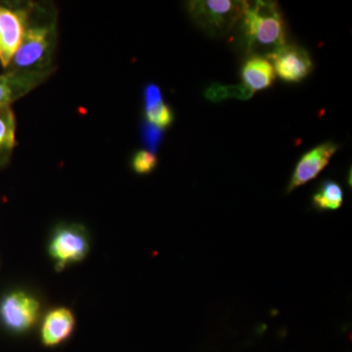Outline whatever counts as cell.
<instances>
[{
	"mask_svg": "<svg viewBox=\"0 0 352 352\" xmlns=\"http://www.w3.org/2000/svg\"><path fill=\"white\" fill-rule=\"evenodd\" d=\"M241 21L245 47L254 55L266 56L286 44L283 18L275 2H248Z\"/></svg>",
	"mask_w": 352,
	"mask_h": 352,
	"instance_id": "6da1fadb",
	"label": "cell"
},
{
	"mask_svg": "<svg viewBox=\"0 0 352 352\" xmlns=\"http://www.w3.org/2000/svg\"><path fill=\"white\" fill-rule=\"evenodd\" d=\"M248 2L241 0H194L187 2L192 20L208 36H226L242 18Z\"/></svg>",
	"mask_w": 352,
	"mask_h": 352,
	"instance_id": "7a4b0ae2",
	"label": "cell"
},
{
	"mask_svg": "<svg viewBox=\"0 0 352 352\" xmlns=\"http://www.w3.org/2000/svg\"><path fill=\"white\" fill-rule=\"evenodd\" d=\"M54 41L55 31L52 25H30L28 20L25 21L22 41L8 66L9 69L50 71Z\"/></svg>",
	"mask_w": 352,
	"mask_h": 352,
	"instance_id": "3957f363",
	"label": "cell"
},
{
	"mask_svg": "<svg viewBox=\"0 0 352 352\" xmlns=\"http://www.w3.org/2000/svg\"><path fill=\"white\" fill-rule=\"evenodd\" d=\"M90 241L85 227L78 224L58 226L51 235L48 252L54 261L57 271H62L71 264L80 263L87 258Z\"/></svg>",
	"mask_w": 352,
	"mask_h": 352,
	"instance_id": "277c9868",
	"label": "cell"
},
{
	"mask_svg": "<svg viewBox=\"0 0 352 352\" xmlns=\"http://www.w3.org/2000/svg\"><path fill=\"white\" fill-rule=\"evenodd\" d=\"M41 303L24 291L7 294L0 302V320L10 332L23 333L38 321Z\"/></svg>",
	"mask_w": 352,
	"mask_h": 352,
	"instance_id": "5b68a950",
	"label": "cell"
},
{
	"mask_svg": "<svg viewBox=\"0 0 352 352\" xmlns=\"http://www.w3.org/2000/svg\"><path fill=\"white\" fill-rule=\"evenodd\" d=\"M265 58L272 62L271 65L278 76L287 82H302L314 69L307 51L298 45L285 44Z\"/></svg>",
	"mask_w": 352,
	"mask_h": 352,
	"instance_id": "8992f818",
	"label": "cell"
},
{
	"mask_svg": "<svg viewBox=\"0 0 352 352\" xmlns=\"http://www.w3.org/2000/svg\"><path fill=\"white\" fill-rule=\"evenodd\" d=\"M27 14L0 6V62L6 68L10 65L22 41Z\"/></svg>",
	"mask_w": 352,
	"mask_h": 352,
	"instance_id": "52a82bcc",
	"label": "cell"
},
{
	"mask_svg": "<svg viewBox=\"0 0 352 352\" xmlns=\"http://www.w3.org/2000/svg\"><path fill=\"white\" fill-rule=\"evenodd\" d=\"M340 146L333 142H326L316 146L305 153L296 164L295 171L287 188V193L302 186L316 177L327 166L331 157L339 150Z\"/></svg>",
	"mask_w": 352,
	"mask_h": 352,
	"instance_id": "ba28073f",
	"label": "cell"
},
{
	"mask_svg": "<svg viewBox=\"0 0 352 352\" xmlns=\"http://www.w3.org/2000/svg\"><path fill=\"white\" fill-rule=\"evenodd\" d=\"M50 73V71L9 69L8 73L0 75V107L10 106L14 101L38 87Z\"/></svg>",
	"mask_w": 352,
	"mask_h": 352,
	"instance_id": "9c48e42d",
	"label": "cell"
},
{
	"mask_svg": "<svg viewBox=\"0 0 352 352\" xmlns=\"http://www.w3.org/2000/svg\"><path fill=\"white\" fill-rule=\"evenodd\" d=\"M76 328L75 315L67 307H57L44 316L41 328V342L48 349L64 344Z\"/></svg>",
	"mask_w": 352,
	"mask_h": 352,
	"instance_id": "30bf717a",
	"label": "cell"
},
{
	"mask_svg": "<svg viewBox=\"0 0 352 352\" xmlns=\"http://www.w3.org/2000/svg\"><path fill=\"white\" fill-rule=\"evenodd\" d=\"M241 76L244 82L243 85L254 94V91L265 89L272 85L275 72L266 58L254 55L243 66Z\"/></svg>",
	"mask_w": 352,
	"mask_h": 352,
	"instance_id": "8fae6325",
	"label": "cell"
},
{
	"mask_svg": "<svg viewBox=\"0 0 352 352\" xmlns=\"http://www.w3.org/2000/svg\"><path fill=\"white\" fill-rule=\"evenodd\" d=\"M145 113L148 122L160 129H166L173 122V113L164 103L161 89L155 85L145 88Z\"/></svg>",
	"mask_w": 352,
	"mask_h": 352,
	"instance_id": "7c38bea8",
	"label": "cell"
},
{
	"mask_svg": "<svg viewBox=\"0 0 352 352\" xmlns=\"http://www.w3.org/2000/svg\"><path fill=\"white\" fill-rule=\"evenodd\" d=\"M16 122L10 106L0 107V166L8 163L15 146Z\"/></svg>",
	"mask_w": 352,
	"mask_h": 352,
	"instance_id": "4fadbf2b",
	"label": "cell"
},
{
	"mask_svg": "<svg viewBox=\"0 0 352 352\" xmlns=\"http://www.w3.org/2000/svg\"><path fill=\"white\" fill-rule=\"evenodd\" d=\"M344 192L342 187L333 180L322 183L314 195L312 203L319 210H335L342 207Z\"/></svg>",
	"mask_w": 352,
	"mask_h": 352,
	"instance_id": "5bb4252c",
	"label": "cell"
},
{
	"mask_svg": "<svg viewBox=\"0 0 352 352\" xmlns=\"http://www.w3.org/2000/svg\"><path fill=\"white\" fill-rule=\"evenodd\" d=\"M254 95L251 90L243 85H220L217 83L210 85L206 90V97L208 100L217 102L227 98L249 99Z\"/></svg>",
	"mask_w": 352,
	"mask_h": 352,
	"instance_id": "9a60e30c",
	"label": "cell"
},
{
	"mask_svg": "<svg viewBox=\"0 0 352 352\" xmlns=\"http://www.w3.org/2000/svg\"><path fill=\"white\" fill-rule=\"evenodd\" d=\"M157 159L156 155L149 151H139L132 160V168L139 175H148L156 168Z\"/></svg>",
	"mask_w": 352,
	"mask_h": 352,
	"instance_id": "2e32d148",
	"label": "cell"
},
{
	"mask_svg": "<svg viewBox=\"0 0 352 352\" xmlns=\"http://www.w3.org/2000/svg\"><path fill=\"white\" fill-rule=\"evenodd\" d=\"M143 138L150 150H156L162 138L161 129L152 124H145L143 129Z\"/></svg>",
	"mask_w": 352,
	"mask_h": 352,
	"instance_id": "e0dca14e",
	"label": "cell"
}]
</instances>
